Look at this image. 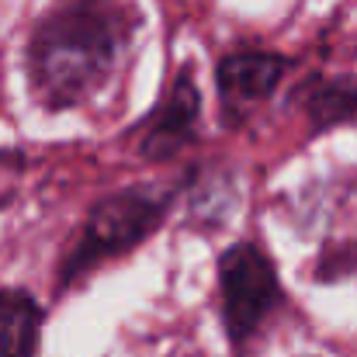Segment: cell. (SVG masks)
I'll list each match as a JSON object with an SVG mask.
<instances>
[{
  "instance_id": "cell-1",
  "label": "cell",
  "mask_w": 357,
  "mask_h": 357,
  "mask_svg": "<svg viewBox=\"0 0 357 357\" xmlns=\"http://www.w3.org/2000/svg\"><path fill=\"white\" fill-rule=\"evenodd\" d=\"M125 42V21L108 0L59 7L31 42V80L45 105L66 108L91 94Z\"/></svg>"
},
{
  "instance_id": "cell-2",
  "label": "cell",
  "mask_w": 357,
  "mask_h": 357,
  "mask_svg": "<svg viewBox=\"0 0 357 357\" xmlns=\"http://www.w3.org/2000/svg\"><path fill=\"white\" fill-rule=\"evenodd\" d=\"M163 208H167V202L156 191H125V195L108 198L105 205H98V212L87 222L84 243L73 253V271L80 274L91 264L135 246L142 236L153 233Z\"/></svg>"
},
{
  "instance_id": "cell-3",
  "label": "cell",
  "mask_w": 357,
  "mask_h": 357,
  "mask_svg": "<svg viewBox=\"0 0 357 357\" xmlns=\"http://www.w3.org/2000/svg\"><path fill=\"white\" fill-rule=\"evenodd\" d=\"M222 305H226V326L233 333V340L243 344L274 309L278 302V278L274 267L267 264V257L243 243L233 246L222 257Z\"/></svg>"
},
{
  "instance_id": "cell-4",
  "label": "cell",
  "mask_w": 357,
  "mask_h": 357,
  "mask_svg": "<svg viewBox=\"0 0 357 357\" xmlns=\"http://www.w3.org/2000/svg\"><path fill=\"white\" fill-rule=\"evenodd\" d=\"M284 73V59L271 56V52H243V56H229L219 70V84L222 94L229 101H257L264 94L274 91V84Z\"/></svg>"
},
{
  "instance_id": "cell-5",
  "label": "cell",
  "mask_w": 357,
  "mask_h": 357,
  "mask_svg": "<svg viewBox=\"0 0 357 357\" xmlns=\"http://www.w3.org/2000/svg\"><path fill=\"white\" fill-rule=\"evenodd\" d=\"M38 305L21 295L0 288V357H31L38 344Z\"/></svg>"
},
{
  "instance_id": "cell-6",
  "label": "cell",
  "mask_w": 357,
  "mask_h": 357,
  "mask_svg": "<svg viewBox=\"0 0 357 357\" xmlns=\"http://www.w3.org/2000/svg\"><path fill=\"white\" fill-rule=\"evenodd\" d=\"M195 108H198V94H195L191 80H181V87L174 91V98H170V105L163 108V115H156V121H153V135H149V142H146L149 153H167L170 135L181 139V135L191 128Z\"/></svg>"
}]
</instances>
